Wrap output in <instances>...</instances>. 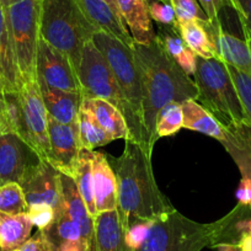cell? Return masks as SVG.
Returning <instances> with one entry per match:
<instances>
[{
    "label": "cell",
    "instance_id": "cell-16",
    "mask_svg": "<svg viewBox=\"0 0 251 251\" xmlns=\"http://www.w3.org/2000/svg\"><path fill=\"white\" fill-rule=\"evenodd\" d=\"M94 200L98 213L117 209V181L105 154L90 151Z\"/></svg>",
    "mask_w": 251,
    "mask_h": 251
},
{
    "label": "cell",
    "instance_id": "cell-27",
    "mask_svg": "<svg viewBox=\"0 0 251 251\" xmlns=\"http://www.w3.org/2000/svg\"><path fill=\"white\" fill-rule=\"evenodd\" d=\"M78 127L83 149L95 151L99 147H103L112 142V138L101 127L93 112L84 106H80V110H79Z\"/></svg>",
    "mask_w": 251,
    "mask_h": 251
},
{
    "label": "cell",
    "instance_id": "cell-38",
    "mask_svg": "<svg viewBox=\"0 0 251 251\" xmlns=\"http://www.w3.org/2000/svg\"><path fill=\"white\" fill-rule=\"evenodd\" d=\"M201 8L203 9L204 14L208 18L209 23H217L221 21V13L226 6L224 0H197Z\"/></svg>",
    "mask_w": 251,
    "mask_h": 251
},
{
    "label": "cell",
    "instance_id": "cell-45",
    "mask_svg": "<svg viewBox=\"0 0 251 251\" xmlns=\"http://www.w3.org/2000/svg\"><path fill=\"white\" fill-rule=\"evenodd\" d=\"M5 89H4V83H3V78H1V74H0V94L4 93Z\"/></svg>",
    "mask_w": 251,
    "mask_h": 251
},
{
    "label": "cell",
    "instance_id": "cell-29",
    "mask_svg": "<svg viewBox=\"0 0 251 251\" xmlns=\"http://www.w3.org/2000/svg\"><path fill=\"white\" fill-rule=\"evenodd\" d=\"M183 127V113L181 103L173 102L163 107L156 117L155 132L158 138L173 136Z\"/></svg>",
    "mask_w": 251,
    "mask_h": 251
},
{
    "label": "cell",
    "instance_id": "cell-47",
    "mask_svg": "<svg viewBox=\"0 0 251 251\" xmlns=\"http://www.w3.org/2000/svg\"><path fill=\"white\" fill-rule=\"evenodd\" d=\"M0 251H4V250H0ZM11 251H16V250H11Z\"/></svg>",
    "mask_w": 251,
    "mask_h": 251
},
{
    "label": "cell",
    "instance_id": "cell-31",
    "mask_svg": "<svg viewBox=\"0 0 251 251\" xmlns=\"http://www.w3.org/2000/svg\"><path fill=\"white\" fill-rule=\"evenodd\" d=\"M226 68H228L231 80H233L234 86L236 89V93L240 99L241 105L245 111L246 117L251 123V75L229 66V64H226Z\"/></svg>",
    "mask_w": 251,
    "mask_h": 251
},
{
    "label": "cell",
    "instance_id": "cell-8",
    "mask_svg": "<svg viewBox=\"0 0 251 251\" xmlns=\"http://www.w3.org/2000/svg\"><path fill=\"white\" fill-rule=\"evenodd\" d=\"M42 0H21L5 8L9 32L21 80H36Z\"/></svg>",
    "mask_w": 251,
    "mask_h": 251
},
{
    "label": "cell",
    "instance_id": "cell-14",
    "mask_svg": "<svg viewBox=\"0 0 251 251\" xmlns=\"http://www.w3.org/2000/svg\"><path fill=\"white\" fill-rule=\"evenodd\" d=\"M207 28L216 47L217 58L226 64L251 75V40L239 38L224 30L221 21L207 23Z\"/></svg>",
    "mask_w": 251,
    "mask_h": 251
},
{
    "label": "cell",
    "instance_id": "cell-12",
    "mask_svg": "<svg viewBox=\"0 0 251 251\" xmlns=\"http://www.w3.org/2000/svg\"><path fill=\"white\" fill-rule=\"evenodd\" d=\"M48 138L50 156L47 161L59 173L73 177L76 160L83 149L79 137L78 121L72 125H64L48 116Z\"/></svg>",
    "mask_w": 251,
    "mask_h": 251
},
{
    "label": "cell",
    "instance_id": "cell-37",
    "mask_svg": "<svg viewBox=\"0 0 251 251\" xmlns=\"http://www.w3.org/2000/svg\"><path fill=\"white\" fill-rule=\"evenodd\" d=\"M233 10L238 15L244 38L251 40V0H235Z\"/></svg>",
    "mask_w": 251,
    "mask_h": 251
},
{
    "label": "cell",
    "instance_id": "cell-26",
    "mask_svg": "<svg viewBox=\"0 0 251 251\" xmlns=\"http://www.w3.org/2000/svg\"><path fill=\"white\" fill-rule=\"evenodd\" d=\"M207 23L208 21L206 23L200 20L186 21V23L177 24V28L187 47L197 57L211 59V58H217V52L211 33L206 26Z\"/></svg>",
    "mask_w": 251,
    "mask_h": 251
},
{
    "label": "cell",
    "instance_id": "cell-36",
    "mask_svg": "<svg viewBox=\"0 0 251 251\" xmlns=\"http://www.w3.org/2000/svg\"><path fill=\"white\" fill-rule=\"evenodd\" d=\"M16 251H58V249L46 231L38 230V233L28 238Z\"/></svg>",
    "mask_w": 251,
    "mask_h": 251
},
{
    "label": "cell",
    "instance_id": "cell-25",
    "mask_svg": "<svg viewBox=\"0 0 251 251\" xmlns=\"http://www.w3.org/2000/svg\"><path fill=\"white\" fill-rule=\"evenodd\" d=\"M32 226L27 213L8 214L0 212V250H18L28 240Z\"/></svg>",
    "mask_w": 251,
    "mask_h": 251
},
{
    "label": "cell",
    "instance_id": "cell-6",
    "mask_svg": "<svg viewBox=\"0 0 251 251\" xmlns=\"http://www.w3.org/2000/svg\"><path fill=\"white\" fill-rule=\"evenodd\" d=\"M218 222L201 224L175 208L154 219L144 243L136 251H201L217 241Z\"/></svg>",
    "mask_w": 251,
    "mask_h": 251
},
{
    "label": "cell",
    "instance_id": "cell-20",
    "mask_svg": "<svg viewBox=\"0 0 251 251\" xmlns=\"http://www.w3.org/2000/svg\"><path fill=\"white\" fill-rule=\"evenodd\" d=\"M183 113L182 128L200 132L211 138L217 139L222 144L228 141V129L196 100H186L181 103Z\"/></svg>",
    "mask_w": 251,
    "mask_h": 251
},
{
    "label": "cell",
    "instance_id": "cell-21",
    "mask_svg": "<svg viewBox=\"0 0 251 251\" xmlns=\"http://www.w3.org/2000/svg\"><path fill=\"white\" fill-rule=\"evenodd\" d=\"M0 74L5 91H19L21 83L20 72L9 32L5 8L0 3Z\"/></svg>",
    "mask_w": 251,
    "mask_h": 251
},
{
    "label": "cell",
    "instance_id": "cell-28",
    "mask_svg": "<svg viewBox=\"0 0 251 251\" xmlns=\"http://www.w3.org/2000/svg\"><path fill=\"white\" fill-rule=\"evenodd\" d=\"M74 180H75L76 187L79 190L81 199L85 202L89 213L93 218L98 216L96 211L95 200H94L93 190V176H91V155L90 151L81 149L79 158L76 160L75 173H74Z\"/></svg>",
    "mask_w": 251,
    "mask_h": 251
},
{
    "label": "cell",
    "instance_id": "cell-41",
    "mask_svg": "<svg viewBox=\"0 0 251 251\" xmlns=\"http://www.w3.org/2000/svg\"><path fill=\"white\" fill-rule=\"evenodd\" d=\"M236 246L240 251H251V234H244Z\"/></svg>",
    "mask_w": 251,
    "mask_h": 251
},
{
    "label": "cell",
    "instance_id": "cell-9",
    "mask_svg": "<svg viewBox=\"0 0 251 251\" xmlns=\"http://www.w3.org/2000/svg\"><path fill=\"white\" fill-rule=\"evenodd\" d=\"M21 108H23L25 139L42 159L50 156L48 138V112L46 110L40 86L36 80L23 81L19 89Z\"/></svg>",
    "mask_w": 251,
    "mask_h": 251
},
{
    "label": "cell",
    "instance_id": "cell-3",
    "mask_svg": "<svg viewBox=\"0 0 251 251\" xmlns=\"http://www.w3.org/2000/svg\"><path fill=\"white\" fill-rule=\"evenodd\" d=\"M96 31L75 0H42L40 36L64 53L75 69H78L84 46Z\"/></svg>",
    "mask_w": 251,
    "mask_h": 251
},
{
    "label": "cell",
    "instance_id": "cell-13",
    "mask_svg": "<svg viewBox=\"0 0 251 251\" xmlns=\"http://www.w3.org/2000/svg\"><path fill=\"white\" fill-rule=\"evenodd\" d=\"M20 186L25 194L28 206L35 203H47L55 211V217L64 209L59 171L47 160H41L31 168L21 181Z\"/></svg>",
    "mask_w": 251,
    "mask_h": 251
},
{
    "label": "cell",
    "instance_id": "cell-1",
    "mask_svg": "<svg viewBox=\"0 0 251 251\" xmlns=\"http://www.w3.org/2000/svg\"><path fill=\"white\" fill-rule=\"evenodd\" d=\"M117 181V212L123 231L137 221H149L174 209L156 185L151 153L142 144L126 141L122 155H106Z\"/></svg>",
    "mask_w": 251,
    "mask_h": 251
},
{
    "label": "cell",
    "instance_id": "cell-19",
    "mask_svg": "<svg viewBox=\"0 0 251 251\" xmlns=\"http://www.w3.org/2000/svg\"><path fill=\"white\" fill-rule=\"evenodd\" d=\"M117 5L134 43L151 45L155 33L146 0H117Z\"/></svg>",
    "mask_w": 251,
    "mask_h": 251
},
{
    "label": "cell",
    "instance_id": "cell-5",
    "mask_svg": "<svg viewBox=\"0 0 251 251\" xmlns=\"http://www.w3.org/2000/svg\"><path fill=\"white\" fill-rule=\"evenodd\" d=\"M76 73H78L83 99H102L112 103L121 111L127 122L131 133L129 141L142 144L147 151L153 153L149 151L147 136L141 123L132 112L108 63L106 62L105 57L96 47L93 40L88 41L84 46Z\"/></svg>",
    "mask_w": 251,
    "mask_h": 251
},
{
    "label": "cell",
    "instance_id": "cell-24",
    "mask_svg": "<svg viewBox=\"0 0 251 251\" xmlns=\"http://www.w3.org/2000/svg\"><path fill=\"white\" fill-rule=\"evenodd\" d=\"M159 40L163 43L166 53L177 63V66L187 75H195L197 71V55L192 52L178 32L177 25H159Z\"/></svg>",
    "mask_w": 251,
    "mask_h": 251
},
{
    "label": "cell",
    "instance_id": "cell-4",
    "mask_svg": "<svg viewBox=\"0 0 251 251\" xmlns=\"http://www.w3.org/2000/svg\"><path fill=\"white\" fill-rule=\"evenodd\" d=\"M195 83L199 90L197 102L207 108L226 129L251 126L226 64L219 58L197 57Z\"/></svg>",
    "mask_w": 251,
    "mask_h": 251
},
{
    "label": "cell",
    "instance_id": "cell-33",
    "mask_svg": "<svg viewBox=\"0 0 251 251\" xmlns=\"http://www.w3.org/2000/svg\"><path fill=\"white\" fill-rule=\"evenodd\" d=\"M154 219L149 221H137L132 223L128 228L123 231V240L127 251H136L148 236Z\"/></svg>",
    "mask_w": 251,
    "mask_h": 251
},
{
    "label": "cell",
    "instance_id": "cell-43",
    "mask_svg": "<svg viewBox=\"0 0 251 251\" xmlns=\"http://www.w3.org/2000/svg\"><path fill=\"white\" fill-rule=\"evenodd\" d=\"M106 3L108 4V5H110V8L112 9L113 10V13L116 14V15H117V18L120 19L121 21H122L123 23V20H122V16H121V14H120V10H118V5H117V0H105ZM125 24V23H123Z\"/></svg>",
    "mask_w": 251,
    "mask_h": 251
},
{
    "label": "cell",
    "instance_id": "cell-17",
    "mask_svg": "<svg viewBox=\"0 0 251 251\" xmlns=\"http://www.w3.org/2000/svg\"><path fill=\"white\" fill-rule=\"evenodd\" d=\"M89 23L98 31H103L133 47L134 41L128 28L117 18L105 0H75Z\"/></svg>",
    "mask_w": 251,
    "mask_h": 251
},
{
    "label": "cell",
    "instance_id": "cell-15",
    "mask_svg": "<svg viewBox=\"0 0 251 251\" xmlns=\"http://www.w3.org/2000/svg\"><path fill=\"white\" fill-rule=\"evenodd\" d=\"M59 182L64 211L80 229L84 250L95 251V223L79 194L75 180L72 176L59 173Z\"/></svg>",
    "mask_w": 251,
    "mask_h": 251
},
{
    "label": "cell",
    "instance_id": "cell-18",
    "mask_svg": "<svg viewBox=\"0 0 251 251\" xmlns=\"http://www.w3.org/2000/svg\"><path fill=\"white\" fill-rule=\"evenodd\" d=\"M37 84L50 117L64 125H72L78 121L79 110L83 101V95L80 93L52 88L41 79H37Z\"/></svg>",
    "mask_w": 251,
    "mask_h": 251
},
{
    "label": "cell",
    "instance_id": "cell-44",
    "mask_svg": "<svg viewBox=\"0 0 251 251\" xmlns=\"http://www.w3.org/2000/svg\"><path fill=\"white\" fill-rule=\"evenodd\" d=\"M18 1H21V0H0V3H1V5H3L4 8H8V6L18 3Z\"/></svg>",
    "mask_w": 251,
    "mask_h": 251
},
{
    "label": "cell",
    "instance_id": "cell-2",
    "mask_svg": "<svg viewBox=\"0 0 251 251\" xmlns=\"http://www.w3.org/2000/svg\"><path fill=\"white\" fill-rule=\"evenodd\" d=\"M143 81V117L149 148L153 151L158 141L156 117L163 107L173 102L197 100L199 90L195 80L185 73L166 53L155 35L151 45L133 46Z\"/></svg>",
    "mask_w": 251,
    "mask_h": 251
},
{
    "label": "cell",
    "instance_id": "cell-46",
    "mask_svg": "<svg viewBox=\"0 0 251 251\" xmlns=\"http://www.w3.org/2000/svg\"><path fill=\"white\" fill-rule=\"evenodd\" d=\"M147 4H151L153 1H161V3H170V0H146Z\"/></svg>",
    "mask_w": 251,
    "mask_h": 251
},
{
    "label": "cell",
    "instance_id": "cell-22",
    "mask_svg": "<svg viewBox=\"0 0 251 251\" xmlns=\"http://www.w3.org/2000/svg\"><path fill=\"white\" fill-rule=\"evenodd\" d=\"M81 106L93 112L106 133L115 139L129 141L131 133L125 117L117 107L102 99H83Z\"/></svg>",
    "mask_w": 251,
    "mask_h": 251
},
{
    "label": "cell",
    "instance_id": "cell-10",
    "mask_svg": "<svg viewBox=\"0 0 251 251\" xmlns=\"http://www.w3.org/2000/svg\"><path fill=\"white\" fill-rule=\"evenodd\" d=\"M45 160L15 132L0 133V186L24 180L31 168Z\"/></svg>",
    "mask_w": 251,
    "mask_h": 251
},
{
    "label": "cell",
    "instance_id": "cell-39",
    "mask_svg": "<svg viewBox=\"0 0 251 251\" xmlns=\"http://www.w3.org/2000/svg\"><path fill=\"white\" fill-rule=\"evenodd\" d=\"M236 199L239 204L246 207H251V180L246 176H243L236 190Z\"/></svg>",
    "mask_w": 251,
    "mask_h": 251
},
{
    "label": "cell",
    "instance_id": "cell-11",
    "mask_svg": "<svg viewBox=\"0 0 251 251\" xmlns=\"http://www.w3.org/2000/svg\"><path fill=\"white\" fill-rule=\"evenodd\" d=\"M36 72L37 79H41L52 88L81 94L78 73L73 63L64 53L52 47L41 36L38 40Z\"/></svg>",
    "mask_w": 251,
    "mask_h": 251
},
{
    "label": "cell",
    "instance_id": "cell-34",
    "mask_svg": "<svg viewBox=\"0 0 251 251\" xmlns=\"http://www.w3.org/2000/svg\"><path fill=\"white\" fill-rule=\"evenodd\" d=\"M27 214L33 226L41 231H48L55 222V211L47 203L31 204Z\"/></svg>",
    "mask_w": 251,
    "mask_h": 251
},
{
    "label": "cell",
    "instance_id": "cell-30",
    "mask_svg": "<svg viewBox=\"0 0 251 251\" xmlns=\"http://www.w3.org/2000/svg\"><path fill=\"white\" fill-rule=\"evenodd\" d=\"M28 204L26 202L24 190L18 182H9L0 186V212L8 214L27 213Z\"/></svg>",
    "mask_w": 251,
    "mask_h": 251
},
{
    "label": "cell",
    "instance_id": "cell-35",
    "mask_svg": "<svg viewBox=\"0 0 251 251\" xmlns=\"http://www.w3.org/2000/svg\"><path fill=\"white\" fill-rule=\"evenodd\" d=\"M149 15L151 20L158 23L159 25H168V26H176L175 11L171 6L170 3H161V1H153L148 4Z\"/></svg>",
    "mask_w": 251,
    "mask_h": 251
},
{
    "label": "cell",
    "instance_id": "cell-32",
    "mask_svg": "<svg viewBox=\"0 0 251 251\" xmlns=\"http://www.w3.org/2000/svg\"><path fill=\"white\" fill-rule=\"evenodd\" d=\"M170 4L175 11L177 24L191 20L209 21L197 0H170Z\"/></svg>",
    "mask_w": 251,
    "mask_h": 251
},
{
    "label": "cell",
    "instance_id": "cell-23",
    "mask_svg": "<svg viewBox=\"0 0 251 251\" xmlns=\"http://www.w3.org/2000/svg\"><path fill=\"white\" fill-rule=\"evenodd\" d=\"M95 223V251H127L117 209L99 213Z\"/></svg>",
    "mask_w": 251,
    "mask_h": 251
},
{
    "label": "cell",
    "instance_id": "cell-42",
    "mask_svg": "<svg viewBox=\"0 0 251 251\" xmlns=\"http://www.w3.org/2000/svg\"><path fill=\"white\" fill-rule=\"evenodd\" d=\"M212 248L218 251H240L238 246L231 245V244H216Z\"/></svg>",
    "mask_w": 251,
    "mask_h": 251
},
{
    "label": "cell",
    "instance_id": "cell-40",
    "mask_svg": "<svg viewBox=\"0 0 251 251\" xmlns=\"http://www.w3.org/2000/svg\"><path fill=\"white\" fill-rule=\"evenodd\" d=\"M58 251H84L81 244L73 243V241H63L57 246Z\"/></svg>",
    "mask_w": 251,
    "mask_h": 251
},
{
    "label": "cell",
    "instance_id": "cell-7",
    "mask_svg": "<svg viewBox=\"0 0 251 251\" xmlns=\"http://www.w3.org/2000/svg\"><path fill=\"white\" fill-rule=\"evenodd\" d=\"M91 40L108 63L126 101L147 136L143 117V81L133 47H129L117 37L103 31H96ZM149 151L151 149L149 148Z\"/></svg>",
    "mask_w": 251,
    "mask_h": 251
}]
</instances>
